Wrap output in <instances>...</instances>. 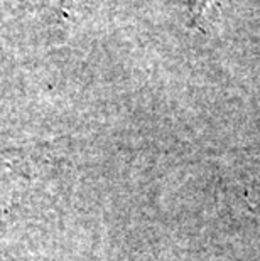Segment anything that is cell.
I'll list each match as a JSON object with an SVG mask.
<instances>
[{
	"instance_id": "1",
	"label": "cell",
	"mask_w": 260,
	"mask_h": 261,
	"mask_svg": "<svg viewBox=\"0 0 260 261\" xmlns=\"http://www.w3.org/2000/svg\"><path fill=\"white\" fill-rule=\"evenodd\" d=\"M17 177L24 175L17 174L12 159H4L0 162V223H2L4 216L10 211V205H14L15 202V192L19 191V180H15Z\"/></svg>"
}]
</instances>
